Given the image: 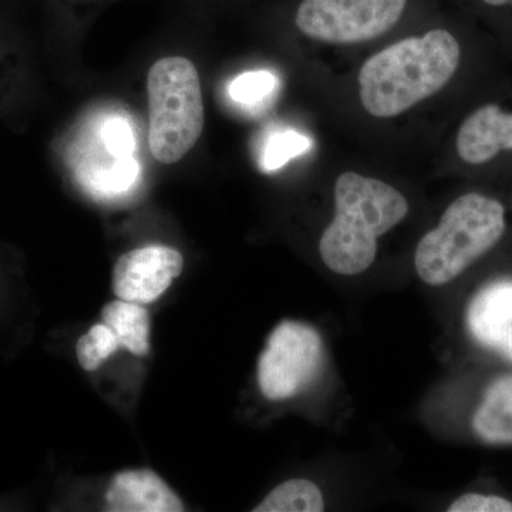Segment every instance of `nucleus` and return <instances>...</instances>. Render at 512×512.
Instances as JSON below:
<instances>
[{"instance_id":"12","label":"nucleus","mask_w":512,"mask_h":512,"mask_svg":"<svg viewBox=\"0 0 512 512\" xmlns=\"http://www.w3.org/2000/svg\"><path fill=\"white\" fill-rule=\"evenodd\" d=\"M103 322L119 339L121 349L136 356L150 352V315L141 303L114 301L104 306Z\"/></svg>"},{"instance_id":"10","label":"nucleus","mask_w":512,"mask_h":512,"mask_svg":"<svg viewBox=\"0 0 512 512\" xmlns=\"http://www.w3.org/2000/svg\"><path fill=\"white\" fill-rule=\"evenodd\" d=\"M107 510L113 512H180L183 501L163 478L148 468L121 471L106 494Z\"/></svg>"},{"instance_id":"11","label":"nucleus","mask_w":512,"mask_h":512,"mask_svg":"<svg viewBox=\"0 0 512 512\" xmlns=\"http://www.w3.org/2000/svg\"><path fill=\"white\" fill-rule=\"evenodd\" d=\"M474 431L490 444H512V375L495 380L473 419Z\"/></svg>"},{"instance_id":"4","label":"nucleus","mask_w":512,"mask_h":512,"mask_svg":"<svg viewBox=\"0 0 512 512\" xmlns=\"http://www.w3.org/2000/svg\"><path fill=\"white\" fill-rule=\"evenodd\" d=\"M148 146L158 163L175 164L191 151L204 130L200 74L191 60H157L147 76Z\"/></svg>"},{"instance_id":"14","label":"nucleus","mask_w":512,"mask_h":512,"mask_svg":"<svg viewBox=\"0 0 512 512\" xmlns=\"http://www.w3.org/2000/svg\"><path fill=\"white\" fill-rule=\"evenodd\" d=\"M119 349L120 342L113 330L106 323H99L79 339L76 355L84 370L94 372Z\"/></svg>"},{"instance_id":"16","label":"nucleus","mask_w":512,"mask_h":512,"mask_svg":"<svg viewBox=\"0 0 512 512\" xmlns=\"http://www.w3.org/2000/svg\"><path fill=\"white\" fill-rule=\"evenodd\" d=\"M308 147V138L301 136V134L292 133V131L276 134L266 144L264 167L269 171L278 170L282 165L288 163L291 158L308 150Z\"/></svg>"},{"instance_id":"5","label":"nucleus","mask_w":512,"mask_h":512,"mask_svg":"<svg viewBox=\"0 0 512 512\" xmlns=\"http://www.w3.org/2000/svg\"><path fill=\"white\" fill-rule=\"evenodd\" d=\"M409 0H302L295 25L326 45H359L379 39L402 20Z\"/></svg>"},{"instance_id":"7","label":"nucleus","mask_w":512,"mask_h":512,"mask_svg":"<svg viewBox=\"0 0 512 512\" xmlns=\"http://www.w3.org/2000/svg\"><path fill=\"white\" fill-rule=\"evenodd\" d=\"M183 255L165 245H148L120 256L113 271V291L121 301L153 303L183 271Z\"/></svg>"},{"instance_id":"17","label":"nucleus","mask_w":512,"mask_h":512,"mask_svg":"<svg viewBox=\"0 0 512 512\" xmlns=\"http://www.w3.org/2000/svg\"><path fill=\"white\" fill-rule=\"evenodd\" d=\"M448 512H512V501L500 495L466 494L457 498Z\"/></svg>"},{"instance_id":"15","label":"nucleus","mask_w":512,"mask_h":512,"mask_svg":"<svg viewBox=\"0 0 512 512\" xmlns=\"http://www.w3.org/2000/svg\"><path fill=\"white\" fill-rule=\"evenodd\" d=\"M276 87L274 74L269 72H248L241 74L229 86L232 99L242 104H256L266 99Z\"/></svg>"},{"instance_id":"2","label":"nucleus","mask_w":512,"mask_h":512,"mask_svg":"<svg viewBox=\"0 0 512 512\" xmlns=\"http://www.w3.org/2000/svg\"><path fill=\"white\" fill-rule=\"evenodd\" d=\"M333 197L335 217L320 238V258L335 274H362L375 262L377 239L407 217L409 202L392 185L353 171L339 175Z\"/></svg>"},{"instance_id":"3","label":"nucleus","mask_w":512,"mask_h":512,"mask_svg":"<svg viewBox=\"0 0 512 512\" xmlns=\"http://www.w3.org/2000/svg\"><path fill=\"white\" fill-rule=\"evenodd\" d=\"M507 231V210L483 192L460 195L416 249V271L427 285H446L497 247Z\"/></svg>"},{"instance_id":"18","label":"nucleus","mask_w":512,"mask_h":512,"mask_svg":"<svg viewBox=\"0 0 512 512\" xmlns=\"http://www.w3.org/2000/svg\"><path fill=\"white\" fill-rule=\"evenodd\" d=\"M104 136H106L107 146L117 156L124 157L130 153L131 147H133V140H131V133L126 124L121 123L119 120L111 121L109 126L106 127Z\"/></svg>"},{"instance_id":"9","label":"nucleus","mask_w":512,"mask_h":512,"mask_svg":"<svg viewBox=\"0 0 512 512\" xmlns=\"http://www.w3.org/2000/svg\"><path fill=\"white\" fill-rule=\"evenodd\" d=\"M467 326L481 346L512 362V281L480 289L468 306Z\"/></svg>"},{"instance_id":"13","label":"nucleus","mask_w":512,"mask_h":512,"mask_svg":"<svg viewBox=\"0 0 512 512\" xmlns=\"http://www.w3.org/2000/svg\"><path fill=\"white\" fill-rule=\"evenodd\" d=\"M325 501L318 485L308 480H289L278 485L264 501L254 508L255 512H320Z\"/></svg>"},{"instance_id":"1","label":"nucleus","mask_w":512,"mask_h":512,"mask_svg":"<svg viewBox=\"0 0 512 512\" xmlns=\"http://www.w3.org/2000/svg\"><path fill=\"white\" fill-rule=\"evenodd\" d=\"M463 59L450 30L431 29L406 37L369 57L359 72L363 109L376 119H393L441 92Z\"/></svg>"},{"instance_id":"8","label":"nucleus","mask_w":512,"mask_h":512,"mask_svg":"<svg viewBox=\"0 0 512 512\" xmlns=\"http://www.w3.org/2000/svg\"><path fill=\"white\" fill-rule=\"evenodd\" d=\"M456 153L461 163L471 167L512 157V110L487 103L471 111L458 127Z\"/></svg>"},{"instance_id":"6","label":"nucleus","mask_w":512,"mask_h":512,"mask_svg":"<svg viewBox=\"0 0 512 512\" xmlns=\"http://www.w3.org/2000/svg\"><path fill=\"white\" fill-rule=\"evenodd\" d=\"M323 342L306 323L285 320L271 333L258 360L259 390L266 399H291L319 375Z\"/></svg>"},{"instance_id":"19","label":"nucleus","mask_w":512,"mask_h":512,"mask_svg":"<svg viewBox=\"0 0 512 512\" xmlns=\"http://www.w3.org/2000/svg\"><path fill=\"white\" fill-rule=\"evenodd\" d=\"M484 8L494 10V12H503V10L512 9V0H478Z\"/></svg>"}]
</instances>
